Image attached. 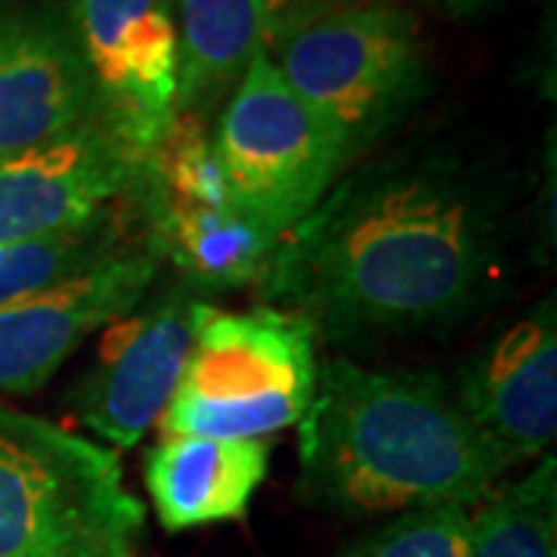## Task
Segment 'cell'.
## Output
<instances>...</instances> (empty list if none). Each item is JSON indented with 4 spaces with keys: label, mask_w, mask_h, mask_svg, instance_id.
I'll return each instance as SVG.
<instances>
[{
    "label": "cell",
    "mask_w": 557,
    "mask_h": 557,
    "mask_svg": "<svg viewBox=\"0 0 557 557\" xmlns=\"http://www.w3.org/2000/svg\"><path fill=\"white\" fill-rule=\"evenodd\" d=\"M300 424L298 496L344 518L478 508L511 465L428 372L332 357Z\"/></svg>",
    "instance_id": "7a4b0ae2"
},
{
    "label": "cell",
    "mask_w": 557,
    "mask_h": 557,
    "mask_svg": "<svg viewBox=\"0 0 557 557\" xmlns=\"http://www.w3.org/2000/svg\"><path fill=\"white\" fill-rule=\"evenodd\" d=\"M468 557H557V461L536 458L533 471L474 508Z\"/></svg>",
    "instance_id": "2e32d148"
},
{
    "label": "cell",
    "mask_w": 557,
    "mask_h": 557,
    "mask_svg": "<svg viewBox=\"0 0 557 557\" xmlns=\"http://www.w3.org/2000/svg\"><path fill=\"white\" fill-rule=\"evenodd\" d=\"M263 50L338 134L350 164L409 119L431 90L421 32L403 3L325 13L278 32Z\"/></svg>",
    "instance_id": "5b68a950"
},
{
    "label": "cell",
    "mask_w": 557,
    "mask_h": 557,
    "mask_svg": "<svg viewBox=\"0 0 557 557\" xmlns=\"http://www.w3.org/2000/svg\"><path fill=\"white\" fill-rule=\"evenodd\" d=\"M505 255L496 180L446 149H406L344 171L276 242L260 298L317 338L421 335L471 317Z\"/></svg>",
    "instance_id": "6da1fadb"
},
{
    "label": "cell",
    "mask_w": 557,
    "mask_h": 557,
    "mask_svg": "<svg viewBox=\"0 0 557 557\" xmlns=\"http://www.w3.org/2000/svg\"><path fill=\"white\" fill-rule=\"evenodd\" d=\"M119 205L106 208L102 214L81 226L62 230L53 236L3 245L0 248V307L32 298L62 278L81 273L94 260L131 245L134 242L127 230L131 223Z\"/></svg>",
    "instance_id": "e0dca14e"
},
{
    "label": "cell",
    "mask_w": 557,
    "mask_h": 557,
    "mask_svg": "<svg viewBox=\"0 0 557 557\" xmlns=\"http://www.w3.org/2000/svg\"><path fill=\"white\" fill-rule=\"evenodd\" d=\"M94 119L97 94L65 13L35 0H0V159Z\"/></svg>",
    "instance_id": "8fae6325"
},
{
    "label": "cell",
    "mask_w": 557,
    "mask_h": 557,
    "mask_svg": "<svg viewBox=\"0 0 557 557\" xmlns=\"http://www.w3.org/2000/svg\"><path fill=\"white\" fill-rule=\"evenodd\" d=\"M267 440L164 437L146 458V490L168 533L242 520L267 478Z\"/></svg>",
    "instance_id": "5bb4252c"
},
{
    "label": "cell",
    "mask_w": 557,
    "mask_h": 557,
    "mask_svg": "<svg viewBox=\"0 0 557 557\" xmlns=\"http://www.w3.org/2000/svg\"><path fill=\"white\" fill-rule=\"evenodd\" d=\"M428 7H437L443 13H453V16H471V13H480L483 7H490L493 0H421Z\"/></svg>",
    "instance_id": "44dd1931"
},
{
    "label": "cell",
    "mask_w": 557,
    "mask_h": 557,
    "mask_svg": "<svg viewBox=\"0 0 557 557\" xmlns=\"http://www.w3.org/2000/svg\"><path fill=\"white\" fill-rule=\"evenodd\" d=\"M177 25V115L208 121L267 47L260 0H171Z\"/></svg>",
    "instance_id": "9a60e30c"
},
{
    "label": "cell",
    "mask_w": 557,
    "mask_h": 557,
    "mask_svg": "<svg viewBox=\"0 0 557 557\" xmlns=\"http://www.w3.org/2000/svg\"><path fill=\"white\" fill-rule=\"evenodd\" d=\"M317 332L292 310L201 307L164 437L263 440L298 424L317 387Z\"/></svg>",
    "instance_id": "277c9868"
},
{
    "label": "cell",
    "mask_w": 557,
    "mask_h": 557,
    "mask_svg": "<svg viewBox=\"0 0 557 557\" xmlns=\"http://www.w3.org/2000/svg\"><path fill=\"white\" fill-rule=\"evenodd\" d=\"M146 180L171 199L214 208L233 205L214 152V137L205 121L189 115H177L164 139L149 152Z\"/></svg>",
    "instance_id": "ac0fdd59"
},
{
    "label": "cell",
    "mask_w": 557,
    "mask_h": 557,
    "mask_svg": "<svg viewBox=\"0 0 557 557\" xmlns=\"http://www.w3.org/2000/svg\"><path fill=\"white\" fill-rule=\"evenodd\" d=\"M205 304L193 288L177 285L102 329L97 357L72 391V409L97 437L131 449L159 424L177 391Z\"/></svg>",
    "instance_id": "ba28073f"
},
{
    "label": "cell",
    "mask_w": 557,
    "mask_h": 557,
    "mask_svg": "<svg viewBox=\"0 0 557 557\" xmlns=\"http://www.w3.org/2000/svg\"><path fill=\"white\" fill-rule=\"evenodd\" d=\"M453 394L511 468L545 456L557 431L555 298L539 300L468 359Z\"/></svg>",
    "instance_id": "7c38bea8"
},
{
    "label": "cell",
    "mask_w": 557,
    "mask_h": 557,
    "mask_svg": "<svg viewBox=\"0 0 557 557\" xmlns=\"http://www.w3.org/2000/svg\"><path fill=\"white\" fill-rule=\"evenodd\" d=\"M143 536L112 449L0 406V557H143Z\"/></svg>",
    "instance_id": "3957f363"
},
{
    "label": "cell",
    "mask_w": 557,
    "mask_h": 557,
    "mask_svg": "<svg viewBox=\"0 0 557 557\" xmlns=\"http://www.w3.org/2000/svg\"><path fill=\"white\" fill-rule=\"evenodd\" d=\"M149 242H131L32 298L0 307V394H32L115 319L127 317L159 276Z\"/></svg>",
    "instance_id": "9c48e42d"
},
{
    "label": "cell",
    "mask_w": 557,
    "mask_h": 557,
    "mask_svg": "<svg viewBox=\"0 0 557 557\" xmlns=\"http://www.w3.org/2000/svg\"><path fill=\"white\" fill-rule=\"evenodd\" d=\"M384 3H403V0H260L267 13V40L292 25L317 20L325 13L354 10V7H384Z\"/></svg>",
    "instance_id": "ffe728a7"
},
{
    "label": "cell",
    "mask_w": 557,
    "mask_h": 557,
    "mask_svg": "<svg viewBox=\"0 0 557 557\" xmlns=\"http://www.w3.org/2000/svg\"><path fill=\"white\" fill-rule=\"evenodd\" d=\"M65 20L97 94V115L149 156L177 119L171 0H65Z\"/></svg>",
    "instance_id": "52a82bcc"
},
{
    "label": "cell",
    "mask_w": 557,
    "mask_h": 557,
    "mask_svg": "<svg viewBox=\"0 0 557 557\" xmlns=\"http://www.w3.org/2000/svg\"><path fill=\"white\" fill-rule=\"evenodd\" d=\"M149 156L100 119L38 149L0 159V248L81 226L131 199Z\"/></svg>",
    "instance_id": "30bf717a"
},
{
    "label": "cell",
    "mask_w": 557,
    "mask_h": 557,
    "mask_svg": "<svg viewBox=\"0 0 557 557\" xmlns=\"http://www.w3.org/2000/svg\"><path fill=\"white\" fill-rule=\"evenodd\" d=\"M134 205L146 220L149 248L174 263L183 285L196 295H218L255 285L276 251L278 236L263 230L258 220L226 205H193L171 199L143 177Z\"/></svg>",
    "instance_id": "4fadbf2b"
},
{
    "label": "cell",
    "mask_w": 557,
    "mask_h": 557,
    "mask_svg": "<svg viewBox=\"0 0 557 557\" xmlns=\"http://www.w3.org/2000/svg\"><path fill=\"white\" fill-rule=\"evenodd\" d=\"M474 508L434 505L394 515L347 542L338 557H468Z\"/></svg>",
    "instance_id": "d6986e66"
},
{
    "label": "cell",
    "mask_w": 557,
    "mask_h": 557,
    "mask_svg": "<svg viewBox=\"0 0 557 557\" xmlns=\"http://www.w3.org/2000/svg\"><path fill=\"white\" fill-rule=\"evenodd\" d=\"M211 137L233 208L278 239L350 168L338 134L292 90L267 50L242 75Z\"/></svg>",
    "instance_id": "8992f818"
}]
</instances>
